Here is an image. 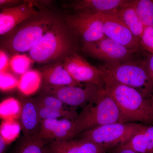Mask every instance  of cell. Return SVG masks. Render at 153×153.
I'll return each instance as SVG.
<instances>
[{
  "label": "cell",
  "mask_w": 153,
  "mask_h": 153,
  "mask_svg": "<svg viewBox=\"0 0 153 153\" xmlns=\"http://www.w3.org/2000/svg\"><path fill=\"white\" fill-rule=\"evenodd\" d=\"M135 2L132 1L130 4L108 13L106 15L114 17L122 22L130 30L134 36L140 41L144 30L143 25L137 13L135 8Z\"/></svg>",
  "instance_id": "obj_18"
},
{
  "label": "cell",
  "mask_w": 153,
  "mask_h": 153,
  "mask_svg": "<svg viewBox=\"0 0 153 153\" xmlns=\"http://www.w3.org/2000/svg\"><path fill=\"white\" fill-rule=\"evenodd\" d=\"M101 14L104 36L127 49L137 51L140 47V41L127 27L116 18Z\"/></svg>",
  "instance_id": "obj_11"
},
{
  "label": "cell",
  "mask_w": 153,
  "mask_h": 153,
  "mask_svg": "<svg viewBox=\"0 0 153 153\" xmlns=\"http://www.w3.org/2000/svg\"><path fill=\"white\" fill-rule=\"evenodd\" d=\"M37 105L38 107L39 117L41 121L43 120L58 119L60 117H63L74 121L78 116L76 111L73 108L60 110L47 108L39 106Z\"/></svg>",
  "instance_id": "obj_22"
},
{
  "label": "cell",
  "mask_w": 153,
  "mask_h": 153,
  "mask_svg": "<svg viewBox=\"0 0 153 153\" xmlns=\"http://www.w3.org/2000/svg\"><path fill=\"white\" fill-rule=\"evenodd\" d=\"M19 80L13 74L5 71L0 73V90L8 91L18 87Z\"/></svg>",
  "instance_id": "obj_28"
},
{
  "label": "cell",
  "mask_w": 153,
  "mask_h": 153,
  "mask_svg": "<svg viewBox=\"0 0 153 153\" xmlns=\"http://www.w3.org/2000/svg\"><path fill=\"white\" fill-rule=\"evenodd\" d=\"M21 111L19 123L24 136L38 134L41 126L38 107L34 98L23 95L20 97Z\"/></svg>",
  "instance_id": "obj_14"
},
{
  "label": "cell",
  "mask_w": 153,
  "mask_h": 153,
  "mask_svg": "<svg viewBox=\"0 0 153 153\" xmlns=\"http://www.w3.org/2000/svg\"><path fill=\"white\" fill-rule=\"evenodd\" d=\"M143 126L134 123H115L92 129L78 136L79 139L100 145L107 150L125 145Z\"/></svg>",
  "instance_id": "obj_6"
},
{
  "label": "cell",
  "mask_w": 153,
  "mask_h": 153,
  "mask_svg": "<svg viewBox=\"0 0 153 153\" xmlns=\"http://www.w3.org/2000/svg\"><path fill=\"white\" fill-rule=\"evenodd\" d=\"M33 62L27 55L16 54L10 59V67L14 73L22 76L30 70Z\"/></svg>",
  "instance_id": "obj_26"
},
{
  "label": "cell",
  "mask_w": 153,
  "mask_h": 153,
  "mask_svg": "<svg viewBox=\"0 0 153 153\" xmlns=\"http://www.w3.org/2000/svg\"><path fill=\"white\" fill-rule=\"evenodd\" d=\"M146 60L105 63L99 68L105 75L121 84L134 88L145 97L150 99L153 93V82L146 68Z\"/></svg>",
  "instance_id": "obj_4"
},
{
  "label": "cell",
  "mask_w": 153,
  "mask_h": 153,
  "mask_svg": "<svg viewBox=\"0 0 153 153\" xmlns=\"http://www.w3.org/2000/svg\"><path fill=\"white\" fill-rule=\"evenodd\" d=\"M149 100L150 101L151 105H152V108L153 110V93Z\"/></svg>",
  "instance_id": "obj_35"
},
{
  "label": "cell",
  "mask_w": 153,
  "mask_h": 153,
  "mask_svg": "<svg viewBox=\"0 0 153 153\" xmlns=\"http://www.w3.org/2000/svg\"><path fill=\"white\" fill-rule=\"evenodd\" d=\"M7 144L0 134V153H5Z\"/></svg>",
  "instance_id": "obj_34"
},
{
  "label": "cell",
  "mask_w": 153,
  "mask_h": 153,
  "mask_svg": "<svg viewBox=\"0 0 153 153\" xmlns=\"http://www.w3.org/2000/svg\"><path fill=\"white\" fill-rule=\"evenodd\" d=\"M64 67L71 77L79 83L93 84L103 86L105 73L75 53H72L64 59Z\"/></svg>",
  "instance_id": "obj_10"
},
{
  "label": "cell",
  "mask_w": 153,
  "mask_h": 153,
  "mask_svg": "<svg viewBox=\"0 0 153 153\" xmlns=\"http://www.w3.org/2000/svg\"><path fill=\"white\" fill-rule=\"evenodd\" d=\"M21 130L20 123L15 120H4L0 125V134L8 144L19 136Z\"/></svg>",
  "instance_id": "obj_25"
},
{
  "label": "cell",
  "mask_w": 153,
  "mask_h": 153,
  "mask_svg": "<svg viewBox=\"0 0 153 153\" xmlns=\"http://www.w3.org/2000/svg\"><path fill=\"white\" fill-rule=\"evenodd\" d=\"M21 111L20 101L10 97L0 103V117L4 120L19 117Z\"/></svg>",
  "instance_id": "obj_24"
},
{
  "label": "cell",
  "mask_w": 153,
  "mask_h": 153,
  "mask_svg": "<svg viewBox=\"0 0 153 153\" xmlns=\"http://www.w3.org/2000/svg\"><path fill=\"white\" fill-rule=\"evenodd\" d=\"M71 42L64 27L55 21L36 45L29 52L33 62L47 63L71 54Z\"/></svg>",
  "instance_id": "obj_5"
},
{
  "label": "cell",
  "mask_w": 153,
  "mask_h": 153,
  "mask_svg": "<svg viewBox=\"0 0 153 153\" xmlns=\"http://www.w3.org/2000/svg\"><path fill=\"white\" fill-rule=\"evenodd\" d=\"M120 146L138 153H153V126L144 125L128 143Z\"/></svg>",
  "instance_id": "obj_19"
},
{
  "label": "cell",
  "mask_w": 153,
  "mask_h": 153,
  "mask_svg": "<svg viewBox=\"0 0 153 153\" xmlns=\"http://www.w3.org/2000/svg\"><path fill=\"white\" fill-rule=\"evenodd\" d=\"M100 87L93 84L77 86L42 85L41 94L55 97L66 105L85 106L95 98Z\"/></svg>",
  "instance_id": "obj_7"
},
{
  "label": "cell",
  "mask_w": 153,
  "mask_h": 153,
  "mask_svg": "<svg viewBox=\"0 0 153 153\" xmlns=\"http://www.w3.org/2000/svg\"><path fill=\"white\" fill-rule=\"evenodd\" d=\"M25 1L20 0H0V10L20 5Z\"/></svg>",
  "instance_id": "obj_31"
},
{
  "label": "cell",
  "mask_w": 153,
  "mask_h": 153,
  "mask_svg": "<svg viewBox=\"0 0 153 153\" xmlns=\"http://www.w3.org/2000/svg\"><path fill=\"white\" fill-rule=\"evenodd\" d=\"M103 86L118 108L122 123L140 122L153 124V110L149 99L145 98L134 88L116 82L105 74Z\"/></svg>",
  "instance_id": "obj_1"
},
{
  "label": "cell",
  "mask_w": 153,
  "mask_h": 153,
  "mask_svg": "<svg viewBox=\"0 0 153 153\" xmlns=\"http://www.w3.org/2000/svg\"><path fill=\"white\" fill-rule=\"evenodd\" d=\"M132 2L126 0H78L72 2L70 6L78 12L106 14L128 5Z\"/></svg>",
  "instance_id": "obj_16"
},
{
  "label": "cell",
  "mask_w": 153,
  "mask_h": 153,
  "mask_svg": "<svg viewBox=\"0 0 153 153\" xmlns=\"http://www.w3.org/2000/svg\"><path fill=\"white\" fill-rule=\"evenodd\" d=\"M10 61L7 53L4 50L0 49V73L6 71L10 66Z\"/></svg>",
  "instance_id": "obj_30"
},
{
  "label": "cell",
  "mask_w": 153,
  "mask_h": 153,
  "mask_svg": "<svg viewBox=\"0 0 153 153\" xmlns=\"http://www.w3.org/2000/svg\"><path fill=\"white\" fill-rule=\"evenodd\" d=\"M146 68L149 76L153 82V55H151L146 60Z\"/></svg>",
  "instance_id": "obj_32"
},
{
  "label": "cell",
  "mask_w": 153,
  "mask_h": 153,
  "mask_svg": "<svg viewBox=\"0 0 153 153\" xmlns=\"http://www.w3.org/2000/svg\"><path fill=\"white\" fill-rule=\"evenodd\" d=\"M35 5V2L25 1L20 5L0 11V36L5 35L23 22L40 13Z\"/></svg>",
  "instance_id": "obj_12"
},
{
  "label": "cell",
  "mask_w": 153,
  "mask_h": 153,
  "mask_svg": "<svg viewBox=\"0 0 153 153\" xmlns=\"http://www.w3.org/2000/svg\"><path fill=\"white\" fill-rule=\"evenodd\" d=\"M42 78L40 71L30 70L21 76L18 88L23 95L29 96L35 93L41 87Z\"/></svg>",
  "instance_id": "obj_20"
},
{
  "label": "cell",
  "mask_w": 153,
  "mask_h": 153,
  "mask_svg": "<svg viewBox=\"0 0 153 153\" xmlns=\"http://www.w3.org/2000/svg\"><path fill=\"white\" fill-rule=\"evenodd\" d=\"M40 72L42 85L77 86L82 85L71 77L62 62H57L49 65L43 68Z\"/></svg>",
  "instance_id": "obj_17"
},
{
  "label": "cell",
  "mask_w": 153,
  "mask_h": 153,
  "mask_svg": "<svg viewBox=\"0 0 153 153\" xmlns=\"http://www.w3.org/2000/svg\"><path fill=\"white\" fill-rule=\"evenodd\" d=\"M135 8L143 25L153 27V0L135 1Z\"/></svg>",
  "instance_id": "obj_23"
},
{
  "label": "cell",
  "mask_w": 153,
  "mask_h": 153,
  "mask_svg": "<svg viewBox=\"0 0 153 153\" xmlns=\"http://www.w3.org/2000/svg\"><path fill=\"white\" fill-rule=\"evenodd\" d=\"M55 21L52 16L40 13L4 35L0 47L13 53L29 52Z\"/></svg>",
  "instance_id": "obj_3"
},
{
  "label": "cell",
  "mask_w": 153,
  "mask_h": 153,
  "mask_svg": "<svg viewBox=\"0 0 153 153\" xmlns=\"http://www.w3.org/2000/svg\"><path fill=\"white\" fill-rule=\"evenodd\" d=\"M38 136L46 143L73 139L75 137L73 121L66 118L43 120Z\"/></svg>",
  "instance_id": "obj_13"
},
{
  "label": "cell",
  "mask_w": 153,
  "mask_h": 153,
  "mask_svg": "<svg viewBox=\"0 0 153 153\" xmlns=\"http://www.w3.org/2000/svg\"><path fill=\"white\" fill-rule=\"evenodd\" d=\"M36 104L39 106L53 108V109L66 110L68 109L62 101L55 97L41 94L40 95L34 98Z\"/></svg>",
  "instance_id": "obj_27"
},
{
  "label": "cell",
  "mask_w": 153,
  "mask_h": 153,
  "mask_svg": "<svg viewBox=\"0 0 153 153\" xmlns=\"http://www.w3.org/2000/svg\"><path fill=\"white\" fill-rule=\"evenodd\" d=\"M121 122L118 108L105 90L100 87L95 98L88 103L73 121L75 137L108 124Z\"/></svg>",
  "instance_id": "obj_2"
},
{
  "label": "cell",
  "mask_w": 153,
  "mask_h": 153,
  "mask_svg": "<svg viewBox=\"0 0 153 153\" xmlns=\"http://www.w3.org/2000/svg\"><path fill=\"white\" fill-rule=\"evenodd\" d=\"M46 144L38 134L32 136H23L17 143L13 153H46Z\"/></svg>",
  "instance_id": "obj_21"
},
{
  "label": "cell",
  "mask_w": 153,
  "mask_h": 153,
  "mask_svg": "<svg viewBox=\"0 0 153 153\" xmlns=\"http://www.w3.org/2000/svg\"><path fill=\"white\" fill-rule=\"evenodd\" d=\"M83 53L105 63H118L130 60L137 52L126 48L105 36L94 42H84L82 48Z\"/></svg>",
  "instance_id": "obj_8"
},
{
  "label": "cell",
  "mask_w": 153,
  "mask_h": 153,
  "mask_svg": "<svg viewBox=\"0 0 153 153\" xmlns=\"http://www.w3.org/2000/svg\"><path fill=\"white\" fill-rule=\"evenodd\" d=\"M113 153H138L131 149L119 146L116 148Z\"/></svg>",
  "instance_id": "obj_33"
},
{
  "label": "cell",
  "mask_w": 153,
  "mask_h": 153,
  "mask_svg": "<svg viewBox=\"0 0 153 153\" xmlns=\"http://www.w3.org/2000/svg\"><path fill=\"white\" fill-rule=\"evenodd\" d=\"M46 153H106V149L82 139L47 143Z\"/></svg>",
  "instance_id": "obj_15"
},
{
  "label": "cell",
  "mask_w": 153,
  "mask_h": 153,
  "mask_svg": "<svg viewBox=\"0 0 153 153\" xmlns=\"http://www.w3.org/2000/svg\"><path fill=\"white\" fill-rule=\"evenodd\" d=\"M140 43L143 49L153 55V27L145 26Z\"/></svg>",
  "instance_id": "obj_29"
},
{
  "label": "cell",
  "mask_w": 153,
  "mask_h": 153,
  "mask_svg": "<svg viewBox=\"0 0 153 153\" xmlns=\"http://www.w3.org/2000/svg\"><path fill=\"white\" fill-rule=\"evenodd\" d=\"M68 27L80 36L84 42H94L105 37L101 13L77 12L66 18Z\"/></svg>",
  "instance_id": "obj_9"
}]
</instances>
